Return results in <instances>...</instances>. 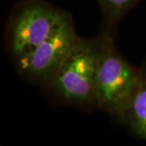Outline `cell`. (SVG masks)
Returning a JSON list of instances; mask_svg holds the SVG:
<instances>
[{
    "mask_svg": "<svg viewBox=\"0 0 146 146\" xmlns=\"http://www.w3.org/2000/svg\"><path fill=\"white\" fill-rule=\"evenodd\" d=\"M102 14V31L115 36L118 25L139 0H98Z\"/></svg>",
    "mask_w": 146,
    "mask_h": 146,
    "instance_id": "6",
    "label": "cell"
},
{
    "mask_svg": "<svg viewBox=\"0 0 146 146\" xmlns=\"http://www.w3.org/2000/svg\"><path fill=\"white\" fill-rule=\"evenodd\" d=\"M102 34L79 38L54 72L41 84L49 99L56 104L91 111L98 109L96 74Z\"/></svg>",
    "mask_w": 146,
    "mask_h": 146,
    "instance_id": "1",
    "label": "cell"
},
{
    "mask_svg": "<svg viewBox=\"0 0 146 146\" xmlns=\"http://www.w3.org/2000/svg\"><path fill=\"white\" fill-rule=\"evenodd\" d=\"M79 38L70 14L44 42L12 62L16 72L30 83L42 84L54 72Z\"/></svg>",
    "mask_w": 146,
    "mask_h": 146,
    "instance_id": "4",
    "label": "cell"
},
{
    "mask_svg": "<svg viewBox=\"0 0 146 146\" xmlns=\"http://www.w3.org/2000/svg\"><path fill=\"white\" fill-rule=\"evenodd\" d=\"M101 33L102 42L96 74L98 109L123 123L141 80V68L131 64L122 55L114 35Z\"/></svg>",
    "mask_w": 146,
    "mask_h": 146,
    "instance_id": "2",
    "label": "cell"
},
{
    "mask_svg": "<svg viewBox=\"0 0 146 146\" xmlns=\"http://www.w3.org/2000/svg\"><path fill=\"white\" fill-rule=\"evenodd\" d=\"M141 68V80L123 123L146 144V61L143 62Z\"/></svg>",
    "mask_w": 146,
    "mask_h": 146,
    "instance_id": "5",
    "label": "cell"
},
{
    "mask_svg": "<svg viewBox=\"0 0 146 146\" xmlns=\"http://www.w3.org/2000/svg\"><path fill=\"white\" fill-rule=\"evenodd\" d=\"M70 13L42 0H25L12 9L6 25L4 45L12 62L44 42Z\"/></svg>",
    "mask_w": 146,
    "mask_h": 146,
    "instance_id": "3",
    "label": "cell"
}]
</instances>
